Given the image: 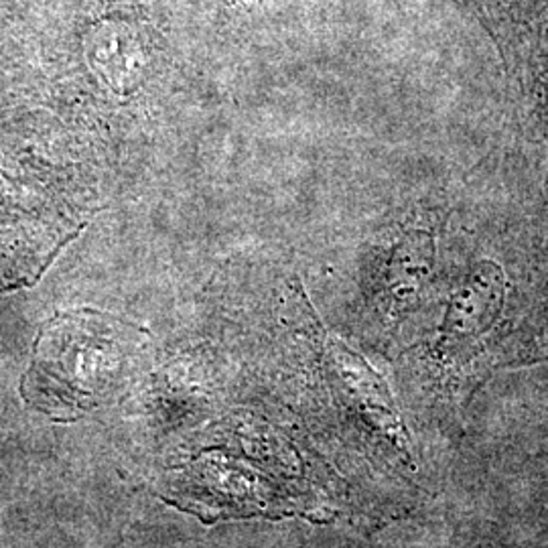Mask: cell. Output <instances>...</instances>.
<instances>
[{
    "instance_id": "6da1fadb",
    "label": "cell",
    "mask_w": 548,
    "mask_h": 548,
    "mask_svg": "<svg viewBox=\"0 0 548 548\" xmlns=\"http://www.w3.org/2000/svg\"><path fill=\"white\" fill-rule=\"evenodd\" d=\"M508 292L503 268L493 260H477L449 299L438 327L437 351L445 362L467 357L497 323Z\"/></svg>"
},
{
    "instance_id": "7a4b0ae2",
    "label": "cell",
    "mask_w": 548,
    "mask_h": 548,
    "mask_svg": "<svg viewBox=\"0 0 548 548\" xmlns=\"http://www.w3.org/2000/svg\"><path fill=\"white\" fill-rule=\"evenodd\" d=\"M437 244L433 231L412 229L392 258V290L400 303H416L435 270Z\"/></svg>"
}]
</instances>
